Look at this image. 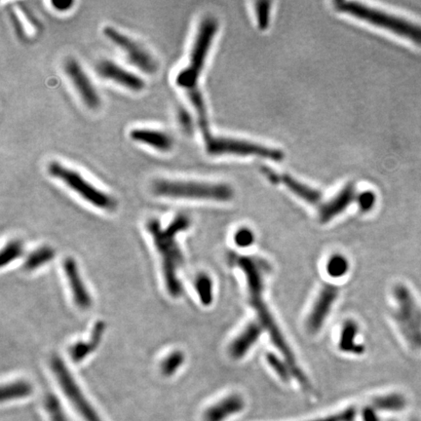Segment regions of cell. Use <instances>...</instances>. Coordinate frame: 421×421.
Returning a JSON list of instances; mask_svg holds the SVG:
<instances>
[{
    "mask_svg": "<svg viewBox=\"0 0 421 421\" xmlns=\"http://www.w3.org/2000/svg\"><path fill=\"white\" fill-rule=\"evenodd\" d=\"M56 252L54 249L49 246H43L36 249L34 252L30 253L25 260L24 267L25 271H34L43 266L44 264H49L54 259Z\"/></svg>",
    "mask_w": 421,
    "mask_h": 421,
    "instance_id": "obj_23",
    "label": "cell"
},
{
    "mask_svg": "<svg viewBox=\"0 0 421 421\" xmlns=\"http://www.w3.org/2000/svg\"><path fill=\"white\" fill-rule=\"evenodd\" d=\"M187 95L193 108L196 111L197 121H198V126L202 137L204 139L209 138L213 134L211 133L210 125H209L208 113H207L203 95L200 92L199 88L187 91Z\"/></svg>",
    "mask_w": 421,
    "mask_h": 421,
    "instance_id": "obj_21",
    "label": "cell"
},
{
    "mask_svg": "<svg viewBox=\"0 0 421 421\" xmlns=\"http://www.w3.org/2000/svg\"><path fill=\"white\" fill-rule=\"evenodd\" d=\"M32 393V386L27 381L17 380L3 385L1 389L2 402L13 401L30 396Z\"/></svg>",
    "mask_w": 421,
    "mask_h": 421,
    "instance_id": "obj_24",
    "label": "cell"
},
{
    "mask_svg": "<svg viewBox=\"0 0 421 421\" xmlns=\"http://www.w3.org/2000/svg\"><path fill=\"white\" fill-rule=\"evenodd\" d=\"M51 369L54 373L58 383L62 391L71 402L74 408L78 409L79 415L84 418L85 421H102L98 416L96 411L93 409L92 405L88 402L80 388L76 383V379L69 373L66 363L60 357L55 356L51 360Z\"/></svg>",
    "mask_w": 421,
    "mask_h": 421,
    "instance_id": "obj_9",
    "label": "cell"
},
{
    "mask_svg": "<svg viewBox=\"0 0 421 421\" xmlns=\"http://www.w3.org/2000/svg\"><path fill=\"white\" fill-rule=\"evenodd\" d=\"M355 409H348L346 411H341V413H337L331 416H327V418H319V420H310V421H351L354 418Z\"/></svg>",
    "mask_w": 421,
    "mask_h": 421,
    "instance_id": "obj_36",
    "label": "cell"
},
{
    "mask_svg": "<svg viewBox=\"0 0 421 421\" xmlns=\"http://www.w3.org/2000/svg\"><path fill=\"white\" fill-rule=\"evenodd\" d=\"M185 363V354L180 350L169 353L160 363V369L165 376H173Z\"/></svg>",
    "mask_w": 421,
    "mask_h": 421,
    "instance_id": "obj_27",
    "label": "cell"
},
{
    "mask_svg": "<svg viewBox=\"0 0 421 421\" xmlns=\"http://www.w3.org/2000/svg\"><path fill=\"white\" fill-rule=\"evenodd\" d=\"M96 71L102 78L116 83L132 92H141L145 89L146 82L141 76L115 64L113 60H102L98 62Z\"/></svg>",
    "mask_w": 421,
    "mask_h": 421,
    "instance_id": "obj_12",
    "label": "cell"
},
{
    "mask_svg": "<svg viewBox=\"0 0 421 421\" xmlns=\"http://www.w3.org/2000/svg\"><path fill=\"white\" fill-rule=\"evenodd\" d=\"M281 181L294 193L295 196L304 200L307 203L316 205L319 203L322 199V194L318 190L304 185L301 181L295 180L290 174H283L281 177Z\"/></svg>",
    "mask_w": 421,
    "mask_h": 421,
    "instance_id": "obj_20",
    "label": "cell"
},
{
    "mask_svg": "<svg viewBox=\"0 0 421 421\" xmlns=\"http://www.w3.org/2000/svg\"><path fill=\"white\" fill-rule=\"evenodd\" d=\"M234 241L238 247H250L255 241V235H253L252 230L247 229V227H243V229L237 230L234 235Z\"/></svg>",
    "mask_w": 421,
    "mask_h": 421,
    "instance_id": "obj_34",
    "label": "cell"
},
{
    "mask_svg": "<svg viewBox=\"0 0 421 421\" xmlns=\"http://www.w3.org/2000/svg\"><path fill=\"white\" fill-rule=\"evenodd\" d=\"M129 138L133 141L150 146L159 152H169L174 146L173 138L168 133L150 128H134L129 132Z\"/></svg>",
    "mask_w": 421,
    "mask_h": 421,
    "instance_id": "obj_15",
    "label": "cell"
},
{
    "mask_svg": "<svg viewBox=\"0 0 421 421\" xmlns=\"http://www.w3.org/2000/svg\"><path fill=\"white\" fill-rule=\"evenodd\" d=\"M152 190L157 196L171 199L225 202L234 197V190L229 185L205 181L158 180L153 183Z\"/></svg>",
    "mask_w": 421,
    "mask_h": 421,
    "instance_id": "obj_4",
    "label": "cell"
},
{
    "mask_svg": "<svg viewBox=\"0 0 421 421\" xmlns=\"http://www.w3.org/2000/svg\"><path fill=\"white\" fill-rule=\"evenodd\" d=\"M229 260L230 264L239 267L245 273L251 306L257 311L260 325L269 332L274 345L282 353L284 359L289 365L293 376L299 380L302 387L310 389L306 376L299 369L292 350L288 346L287 341L284 339L282 332L279 330L262 297L264 291V279L271 272V266L266 260L260 258L240 255L235 253H230Z\"/></svg>",
    "mask_w": 421,
    "mask_h": 421,
    "instance_id": "obj_1",
    "label": "cell"
},
{
    "mask_svg": "<svg viewBox=\"0 0 421 421\" xmlns=\"http://www.w3.org/2000/svg\"><path fill=\"white\" fill-rule=\"evenodd\" d=\"M204 143L207 153L214 157L225 155H239V157L255 155L273 161H281L284 158V153L281 150L242 139L216 137L212 135L209 138L204 139Z\"/></svg>",
    "mask_w": 421,
    "mask_h": 421,
    "instance_id": "obj_8",
    "label": "cell"
},
{
    "mask_svg": "<svg viewBox=\"0 0 421 421\" xmlns=\"http://www.w3.org/2000/svg\"><path fill=\"white\" fill-rule=\"evenodd\" d=\"M358 326L354 321H346L341 329V339H339V349L343 352L362 354L364 352V346L356 343V337L358 334Z\"/></svg>",
    "mask_w": 421,
    "mask_h": 421,
    "instance_id": "obj_22",
    "label": "cell"
},
{
    "mask_svg": "<svg viewBox=\"0 0 421 421\" xmlns=\"http://www.w3.org/2000/svg\"><path fill=\"white\" fill-rule=\"evenodd\" d=\"M337 295H339V289L334 286L328 284L322 288L307 319V330L311 334H316L320 331L329 316L332 304L337 301Z\"/></svg>",
    "mask_w": 421,
    "mask_h": 421,
    "instance_id": "obj_13",
    "label": "cell"
},
{
    "mask_svg": "<svg viewBox=\"0 0 421 421\" xmlns=\"http://www.w3.org/2000/svg\"><path fill=\"white\" fill-rule=\"evenodd\" d=\"M47 171L52 178L62 181L69 190L92 206L104 211L115 210V199L91 183L76 170L69 168L58 161H51L48 164Z\"/></svg>",
    "mask_w": 421,
    "mask_h": 421,
    "instance_id": "obj_6",
    "label": "cell"
},
{
    "mask_svg": "<svg viewBox=\"0 0 421 421\" xmlns=\"http://www.w3.org/2000/svg\"><path fill=\"white\" fill-rule=\"evenodd\" d=\"M354 183H350L341 190L336 196L319 207V220L322 223L331 222L332 218L341 215L356 200Z\"/></svg>",
    "mask_w": 421,
    "mask_h": 421,
    "instance_id": "obj_16",
    "label": "cell"
},
{
    "mask_svg": "<svg viewBox=\"0 0 421 421\" xmlns=\"http://www.w3.org/2000/svg\"><path fill=\"white\" fill-rule=\"evenodd\" d=\"M348 260L341 255H334L327 262V272L332 278H341L348 273Z\"/></svg>",
    "mask_w": 421,
    "mask_h": 421,
    "instance_id": "obj_29",
    "label": "cell"
},
{
    "mask_svg": "<svg viewBox=\"0 0 421 421\" xmlns=\"http://www.w3.org/2000/svg\"><path fill=\"white\" fill-rule=\"evenodd\" d=\"M65 73L87 108L96 109L101 106V98L88 74L78 60L69 58L65 62Z\"/></svg>",
    "mask_w": 421,
    "mask_h": 421,
    "instance_id": "obj_11",
    "label": "cell"
},
{
    "mask_svg": "<svg viewBox=\"0 0 421 421\" xmlns=\"http://www.w3.org/2000/svg\"><path fill=\"white\" fill-rule=\"evenodd\" d=\"M264 327L260 323H251L236 339L232 341L229 346V353L234 359H240L244 357L251 348L259 341Z\"/></svg>",
    "mask_w": 421,
    "mask_h": 421,
    "instance_id": "obj_19",
    "label": "cell"
},
{
    "mask_svg": "<svg viewBox=\"0 0 421 421\" xmlns=\"http://www.w3.org/2000/svg\"><path fill=\"white\" fill-rule=\"evenodd\" d=\"M24 253V245L20 240H12L6 244L5 247L2 249L0 255V265L5 267L14 260L19 259Z\"/></svg>",
    "mask_w": 421,
    "mask_h": 421,
    "instance_id": "obj_28",
    "label": "cell"
},
{
    "mask_svg": "<svg viewBox=\"0 0 421 421\" xmlns=\"http://www.w3.org/2000/svg\"><path fill=\"white\" fill-rule=\"evenodd\" d=\"M102 34L111 43L126 53V57L130 64L148 74L157 71V64L155 58L141 44L132 39L131 37L116 30L111 25H106L102 30Z\"/></svg>",
    "mask_w": 421,
    "mask_h": 421,
    "instance_id": "obj_10",
    "label": "cell"
},
{
    "mask_svg": "<svg viewBox=\"0 0 421 421\" xmlns=\"http://www.w3.org/2000/svg\"><path fill=\"white\" fill-rule=\"evenodd\" d=\"M45 406L48 409L49 415H50L51 420L52 421H67L64 411L60 407L59 400L55 395L49 394L45 398Z\"/></svg>",
    "mask_w": 421,
    "mask_h": 421,
    "instance_id": "obj_32",
    "label": "cell"
},
{
    "mask_svg": "<svg viewBox=\"0 0 421 421\" xmlns=\"http://www.w3.org/2000/svg\"><path fill=\"white\" fill-rule=\"evenodd\" d=\"M106 323L98 321L93 327L92 332L88 341H78L69 348V356L74 363L82 362L85 358L96 351L101 343L102 337L106 332Z\"/></svg>",
    "mask_w": 421,
    "mask_h": 421,
    "instance_id": "obj_18",
    "label": "cell"
},
{
    "mask_svg": "<svg viewBox=\"0 0 421 421\" xmlns=\"http://www.w3.org/2000/svg\"><path fill=\"white\" fill-rule=\"evenodd\" d=\"M395 299L397 309L395 311V320L400 326L405 337L408 339L413 348H421V309L413 295L404 285L395 286Z\"/></svg>",
    "mask_w": 421,
    "mask_h": 421,
    "instance_id": "obj_7",
    "label": "cell"
},
{
    "mask_svg": "<svg viewBox=\"0 0 421 421\" xmlns=\"http://www.w3.org/2000/svg\"><path fill=\"white\" fill-rule=\"evenodd\" d=\"M267 362L271 365L274 372L278 374L279 378L283 379L284 381L290 380L292 378V372H291L288 363L280 360V358L277 357L275 354L271 353V354L267 355Z\"/></svg>",
    "mask_w": 421,
    "mask_h": 421,
    "instance_id": "obj_30",
    "label": "cell"
},
{
    "mask_svg": "<svg viewBox=\"0 0 421 421\" xmlns=\"http://www.w3.org/2000/svg\"><path fill=\"white\" fill-rule=\"evenodd\" d=\"M363 416H364L365 421H379L378 416L372 409H365Z\"/></svg>",
    "mask_w": 421,
    "mask_h": 421,
    "instance_id": "obj_38",
    "label": "cell"
},
{
    "mask_svg": "<svg viewBox=\"0 0 421 421\" xmlns=\"http://www.w3.org/2000/svg\"><path fill=\"white\" fill-rule=\"evenodd\" d=\"M356 201H357L360 210L364 212V213H367V212L373 210L374 207L376 206V193L369 192V190L359 193L356 197Z\"/></svg>",
    "mask_w": 421,
    "mask_h": 421,
    "instance_id": "obj_33",
    "label": "cell"
},
{
    "mask_svg": "<svg viewBox=\"0 0 421 421\" xmlns=\"http://www.w3.org/2000/svg\"><path fill=\"white\" fill-rule=\"evenodd\" d=\"M177 120H178L179 124L183 131L187 134H192L193 129H194L192 116L185 106L179 108L178 111H177Z\"/></svg>",
    "mask_w": 421,
    "mask_h": 421,
    "instance_id": "obj_35",
    "label": "cell"
},
{
    "mask_svg": "<svg viewBox=\"0 0 421 421\" xmlns=\"http://www.w3.org/2000/svg\"><path fill=\"white\" fill-rule=\"evenodd\" d=\"M192 225V220L185 214H179L171 223L163 229L161 223L157 218H151L146 223V229L152 237L153 243L161 257L163 276L169 295L180 297L183 288L179 278V271L183 264V255L181 253L177 237L181 232L187 231Z\"/></svg>",
    "mask_w": 421,
    "mask_h": 421,
    "instance_id": "obj_2",
    "label": "cell"
},
{
    "mask_svg": "<svg viewBox=\"0 0 421 421\" xmlns=\"http://www.w3.org/2000/svg\"><path fill=\"white\" fill-rule=\"evenodd\" d=\"M271 2L258 1L255 3V15L258 25L260 30H264L269 27L271 20Z\"/></svg>",
    "mask_w": 421,
    "mask_h": 421,
    "instance_id": "obj_31",
    "label": "cell"
},
{
    "mask_svg": "<svg viewBox=\"0 0 421 421\" xmlns=\"http://www.w3.org/2000/svg\"><path fill=\"white\" fill-rule=\"evenodd\" d=\"M194 289L202 306H210L214 301L213 280L208 274L199 273L194 279Z\"/></svg>",
    "mask_w": 421,
    "mask_h": 421,
    "instance_id": "obj_25",
    "label": "cell"
},
{
    "mask_svg": "<svg viewBox=\"0 0 421 421\" xmlns=\"http://www.w3.org/2000/svg\"><path fill=\"white\" fill-rule=\"evenodd\" d=\"M334 4L339 12L349 14L353 17L366 21L369 24L389 30L393 34L408 38L411 43L421 46V25H416V23L363 5L357 2L341 0V1H334Z\"/></svg>",
    "mask_w": 421,
    "mask_h": 421,
    "instance_id": "obj_5",
    "label": "cell"
},
{
    "mask_svg": "<svg viewBox=\"0 0 421 421\" xmlns=\"http://www.w3.org/2000/svg\"><path fill=\"white\" fill-rule=\"evenodd\" d=\"M244 408L245 401L240 395H229L205 411L204 421H223L240 413Z\"/></svg>",
    "mask_w": 421,
    "mask_h": 421,
    "instance_id": "obj_17",
    "label": "cell"
},
{
    "mask_svg": "<svg viewBox=\"0 0 421 421\" xmlns=\"http://www.w3.org/2000/svg\"><path fill=\"white\" fill-rule=\"evenodd\" d=\"M64 271L76 306L81 309L90 308L92 306V299L83 282L76 260L67 258L64 262Z\"/></svg>",
    "mask_w": 421,
    "mask_h": 421,
    "instance_id": "obj_14",
    "label": "cell"
},
{
    "mask_svg": "<svg viewBox=\"0 0 421 421\" xmlns=\"http://www.w3.org/2000/svg\"><path fill=\"white\" fill-rule=\"evenodd\" d=\"M406 399L400 394H388L385 396L376 398L373 401L374 409L380 411H401L406 407Z\"/></svg>",
    "mask_w": 421,
    "mask_h": 421,
    "instance_id": "obj_26",
    "label": "cell"
},
{
    "mask_svg": "<svg viewBox=\"0 0 421 421\" xmlns=\"http://www.w3.org/2000/svg\"><path fill=\"white\" fill-rule=\"evenodd\" d=\"M218 29V21L215 18L206 17L201 21L190 52L188 65L179 71L174 79V83L178 87L187 91L198 88L200 76L203 71L205 62Z\"/></svg>",
    "mask_w": 421,
    "mask_h": 421,
    "instance_id": "obj_3",
    "label": "cell"
},
{
    "mask_svg": "<svg viewBox=\"0 0 421 421\" xmlns=\"http://www.w3.org/2000/svg\"><path fill=\"white\" fill-rule=\"evenodd\" d=\"M51 5H52L56 11L67 12V11H69L73 8L74 1L73 0H52Z\"/></svg>",
    "mask_w": 421,
    "mask_h": 421,
    "instance_id": "obj_37",
    "label": "cell"
}]
</instances>
